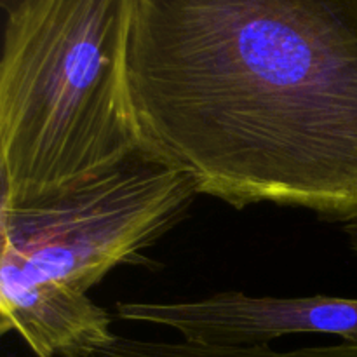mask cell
Returning a JSON list of instances; mask_svg holds the SVG:
<instances>
[{
    "label": "cell",
    "instance_id": "obj_7",
    "mask_svg": "<svg viewBox=\"0 0 357 357\" xmlns=\"http://www.w3.org/2000/svg\"><path fill=\"white\" fill-rule=\"evenodd\" d=\"M342 229H344L345 236H347L349 243H351L352 251L357 255V213L342 223Z\"/></svg>",
    "mask_w": 357,
    "mask_h": 357
},
{
    "label": "cell",
    "instance_id": "obj_1",
    "mask_svg": "<svg viewBox=\"0 0 357 357\" xmlns=\"http://www.w3.org/2000/svg\"><path fill=\"white\" fill-rule=\"evenodd\" d=\"M129 84L202 195L357 213V0H138Z\"/></svg>",
    "mask_w": 357,
    "mask_h": 357
},
{
    "label": "cell",
    "instance_id": "obj_8",
    "mask_svg": "<svg viewBox=\"0 0 357 357\" xmlns=\"http://www.w3.org/2000/svg\"><path fill=\"white\" fill-rule=\"evenodd\" d=\"M17 0H0V6H2V9L6 10V9H9L10 6H13V3H16Z\"/></svg>",
    "mask_w": 357,
    "mask_h": 357
},
{
    "label": "cell",
    "instance_id": "obj_3",
    "mask_svg": "<svg viewBox=\"0 0 357 357\" xmlns=\"http://www.w3.org/2000/svg\"><path fill=\"white\" fill-rule=\"evenodd\" d=\"M195 181L153 150L101 178L26 206L0 204V288L56 281L87 293L190 211Z\"/></svg>",
    "mask_w": 357,
    "mask_h": 357
},
{
    "label": "cell",
    "instance_id": "obj_4",
    "mask_svg": "<svg viewBox=\"0 0 357 357\" xmlns=\"http://www.w3.org/2000/svg\"><path fill=\"white\" fill-rule=\"evenodd\" d=\"M115 316L167 328L187 344L202 347H257L289 335H331L357 344L356 298H274L225 291L194 302H119Z\"/></svg>",
    "mask_w": 357,
    "mask_h": 357
},
{
    "label": "cell",
    "instance_id": "obj_2",
    "mask_svg": "<svg viewBox=\"0 0 357 357\" xmlns=\"http://www.w3.org/2000/svg\"><path fill=\"white\" fill-rule=\"evenodd\" d=\"M138 0H17L0 61V204L101 178L146 143L129 84Z\"/></svg>",
    "mask_w": 357,
    "mask_h": 357
},
{
    "label": "cell",
    "instance_id": "obj_5",
    "mask_svg": "<svg viewBox=\"0 0 357 357\" xmlns=\"http://www.w3.org/2000/svg\"><path fill=\"white\" fill-rule=\"evenodd\" d=\"M9 331L37 357H96L117 338L107 310L56 281L0 288V333Z\"/></svg>",
    "mask_w": 357,
    "mask_h": 357
},
{
    "label": "cell",
    "instance_id": "obj_6",
    "mask_svg": "<svg viewBox=\"0 0 357 357\" xmlns=\"http://www.w3.org/2000/svg\"><path fill=\"white\" fill-rule=\"evenodd\" d=\"M167 357H357V344L342 342L338 345L305 347L295 351H275L271 345L257 347H202L178 342L169 349Z\"/></svg>",
    "mask_w": 357,
    "mask_h": 357
}]
</instances>
